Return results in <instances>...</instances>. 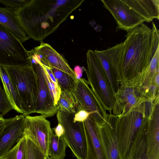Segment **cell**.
Masks as SVG:
<instances>
[{
	"instance_id": "obj_32",
	"label": "cell",
	"mask_w": 159,
	"mask_h": 159,
	"mask_svg": "<svg viewBox=\"0 0 159 159\" xmlns=\"http://www.w3.org/2000/svg\"><path fill=\"white\" fill-rule=\"evenodd\" d=\"M129 159H148L147 145H144L134 157Z\"/></svg>"
},
{
	"instance_id": "obj_16",
	"label": "cell",
	"mask_w": 159,
	"mask_h": 159,
	"mask_svg": "<svg viewBox=\"0 0 159 159\" xmlns=\"http://www.w3.org/2000/svg\"><path fill=\"white\" fill-rule=\"evenodd\" d=\"M33 50L44 66L56 68L68 74L76 80L78 79L66 60L49 44L41 41L40 45L34 47Z\"/></svg>"
},
{
	"instance_id": "obj_33",
	"label": "cell",
	"mask_w": 159,
	"mask_h": 159,
	"mask_svg": "<svg viewBox=\"0 0 159 159\" xmlns=\"http://www.w3.org/2000/svg\"><path fill=\"white\" fill-rule=\"evenodd\" d=\"M55 134L58 137L63 136L64 133V128L62 125L58 123V125L53 129Z\"/></svg>"
},
{
	"instance_id": "obj_21",
	"label": "cell",
	"mask_w": 159,
	"mask_h": 159,
	"mask_svg": "<svg viewBox=\"0 0 159 159\" xmlns=\"http://www.w3.org/2000/svg\"><path fill=\"white\" fill-rule=\"evenodd\" d=\"M0 66V77L8 101L13 110L19 113L27 115L25 108L4 67Z\"/></svg>"
},
{
	"instance_id": "obj_2",
	"label": "cell",
	"mask_w": 159,
	"mask_h": 159,
	"mask_svg": "<svg viewBox=\"0 0 159 159\" xmlns=\"http://www.w3.org/2000/svg\"><path fill=\"white\" fill-rule=\"evenodd\" d=\"M116 71L119 85L132 80L149 66L159 47V31L154 23L151 28L143 23L127 32Z\"/></svg>"
},
{
	"instance_id": "obj_22",
	"label": "cell",
	"mask_w": 159,
	"mask_h": 159,
	"mask_svg": "<svg viewBox=\"0 0 159 159\" xmlns=\"http://www.w3.org/2000/svg\"><path fill=\"white\" fill-rule=\"evenodd\" d=\"M95 55L102 66L109 82L114 94L119 88L116 79L115 72L106 49L95 50Z\"/></svg>"
},
{
	"instance_id": "obj_19",
	"label": "cell",
	"mask_w": 159,
	"mask_h": 159,
	"mask_svg": "<svg viewBox=\"0 0 159 159\" xmlns=\"http://www.w3.org/2000/svg\"><path fill=\"white\" fill-rule=\"evenodd\" d=\"M129 7L150 22L159 19V0H122Z\"/></svg>"
},
{
	"instance_id": "obj_37",
	"label": "cell",
	"mask_w": 159,
	"mask_h": 159,
	"mask_svg": "<svg viewBox=\"0 0 159 159\" xmlns=\"http://www.w3.org/2000/svg\"><path fill=\"white\" fill-rule=\"evenodd\" d=\"M0 69H1V68H0Z\"/></svg>"
},
{
	"instance_id": "obj_9",
	"label": "cell",
	"mask_w": 159,
	"mask_h": 159,
	"mask_svg": "<svg viewBox=\"0 0 159 159\" xmlns=\"http://www.w3.org/2000/svg\"><path fill=\"white\" fill-rule=\"evenodd\" d=\"M31 66L36 73L38 78V91L35 113L46 118L54 116L58 108L54 105L44 76L43 67L39 61L33 49L28 51Z\"/></svg>"
},
{
	"instance_id": "obj_24",
	"label": "cell",
	"mask_w": 159,
	"mask_h": 159,
	"mask_svg": "<svg viewBox=\"0 0 159 159\" xmlns=\"http://www.w3.org/2000/svg\"><path fill=\"white\" fill-rule=\"evenodd\" d=\"M61 91H67L72 92L76 80L68 74L55 68H50Z\"/></svg>"
},
{
	"instance_id": "obj_5",
	"label": "cell",
	"mask_w": 159,
	"mask_h": 159,
	"mask_svg": "<svg viewBox=\"0 0 159 159\" xmlns=\"http://www.w3.org/2000/svg\"><path fill=\"white\" fill-rule=\"evenodd\" d=\"M26 109L27 115L35 113L38 78L31 66L4 67Z\"/></svg>"
},
{
	"instance_id": "obj_23",
	"label": "cell",
	"mask_w": 159,
	"mask_h": 159,
	"mask_svg": "<svg viewBox=\"0 0 159 159\" xmlns=\"http://www.w3.org/2000/svg\"><path fill=\"white\" fill-rule=\"evenodd\" d=\"M67 146L64 136L58 137L52 131L48 144L47 156L52 159H63L66 156Z\"/></svg>"
},
{
	"instance_id": "obj_12",
	"label": "cell",
	"mask_w": 159,
	"mask_h": 159,
	"mask_svg": "<svg viewBox=\"0 0 159 159\" xmlns=\"http://www.w3.org/2000/svg\"><path fill=\"white\" fill-rule=\"evenodd\" d=\"M101 1L115 20L117 25V30L127 32L145 21L122 0H101Z\"/></svg>"
},
{
	"instance_id": "obj_28",
	"label": "cell",
	"mask_w": 159,
	"mask_h": 159,
	"mask_svg": "<svg viewBox=\"0 0 159 159\" xmlns=\"http://www.w3.org/2000/svg\"><path fill=\"white\" fill-rule=\"evenodd\" d=\"M43 66L45 78L53 100L54 105L55 106H57V103L61 93V89L58 83H55L52 81L49 77L47 71L43 65Z\"/></svg>"
},
{
	"instance_id": "obj_13",
	"label": "cell",
	"mask_w": 159,
	"mask_h": 159,
	"mask_svg": "<svg viewBox=\"0 0 159 159\" xmlns=\"http://www.w3.org/2000/svg\"><path fill=\"white\" fill-rule=\"evenodd\" d=\"M25 115L21 114L4 122L0 133V159L12 150L23 136Z\"/></svg>"
},
{
	"instance_id": "obj_7",
	"label": "cell",
	"mask_w": 159,
	"mask_h": 159,
	"mask_svg": "<svg viewBox=\"0 0 159 159\" xmlns=\"http://www.w3.org/2000/svg\"><path fill=\"white\" fill-rule=\"evenodd\" d=\"M74 114L58 109L57 118L64 128V137L74 156L77 159H86L87 143L84 122H74Z\"/></svg>"
},
{
	"instance_id": "obj_3",
	"label": "cell",
	"mask_w": 159,
	"mask_h": 159,
	"mask_svg": "<svg viewBox=\"0 0 159 159\" xmlns=\"http://www.w3.org/2000/svg\"><path fill=\"white\" fill-rule=\"evenodd\" d=\"M152 102H144L124 115L116 116L115 127L121 159L132 158L146 143L147 120Z\"/></svg>"
},
{
	"instance_id": "obj_38",
	"label": "cell",
	"mask_w": 159,
	"mask_h": 159,
	"mask_svg": "<svg viewBox=\"0 0 159 159\" xmlns=\"http://www.w3.org/2000/svg\"></svg>"
},
{
	"instance_id": "obj_35",
	"label": "cell",
	"mask_w": 159,
	"mask_h": 159,
	"mask_svg": "<svg viewBox=\"0 0 159 159\" xmlns=\"http://www.w3.org/2000/svg\"><path fill=\"white\" fill-rule=\"evenodd\" d=\"M4 126V122L0 123V133L2 130Z\"/></svg>"
},
{
	"instance_id": "obj_11",
	"label": "cell",
	"mask_w": 159,
	"mask_h": 159,
	"mask_svg": "<svg viewBox=\"0 0 159 159\" xmlns=\"http://www.w3.org/2000/svg\"><path fill=\"white\" fill-rule=\"evenodd\" d=\"M52 131L50 122L44 116H25L23 136L32 140L47 156Z\"/></svg>"
},
{
	"instance_id": "obj_14",
	"label": "cell",
	"mask_w": 159,
	"mask_h": 159,
	"mask_svg": "<svg viewBox=\"0 0 159 159\" xmlns=\"http://www.w3.org/2000/svg\"><path fill=\"white\" fill-rule=\"evenodd\" d=\"M114 97L112 114L118 116L147 102L134 88L124 84L119 85Z\"/></svg>"
},
{
	"instance_id": "obj_31",
	"label": "cell",
	"mask_w": 159,
	"mask_h": 159,
	"mask_svg": "<svg viewBox=\"0 0 159 159\" xmlns=\"http://www.w3.org/2000/svg\"><path fill=\"white\" fill-rule=\"evenodd\" d=\"M92 114V113L87 112L83 110H78L74 114L73 121L74 122H83Z\"/></svg>"
},
{
	"instance_id": "obj_1",
	"label": "cell",
	"mask_w": 159,
	"mask_h": 159,
	"mask_svg": "<svg viewBox=\"0 0 159 159\" xmlns=\"http://www.w3.org/2000/svg\"><path fill=\"white\" fill-rule=\"evenodd\" d=\"M84 1L28 0L15 12L27 36L41 42L56 30Z\"/></svg>"
},
{
	"instance_id": "obj_15",
	"label": "cell",
	"mask_w": 159,
	"mask_h": 159,
	"mask_svg": "<svg viewBox=\"0 0 159 159\" xmlns=\"http://www.w3.org/2000/svg\"><path fill=\"white\" fill-rule=\"evenodd\" d=\"M116 117L108 114L105 122L99 123L95 121L106 159H121L115 127Z\"/></svg>"
},
{
	"instance_id": "obj_25",
	"label": "cell",
	"mask_w": 159,
	"mask_h": 159,
	"mask_svg": "<svg viewBox=\"0 0 159 159\" xmlns=\"http://www.w3.org/2000/svg\"><path fill=\"white\" fill-rule=\"evenodd\" d=\"M77 104L72 92L67 91H61L57 103L58 109L70 113L77 111Z\"/></svg>"
},
{
	"instance_id": "obj_10",
	"label": "cell",
	"mask_w": 159,
	"mask_h": 159,
	"mask_svg": "<svg viewBox=\"0 0 159 159\" xmlns=\"http://www.w3.org/2000/svg\"><path fill=\"white\" fill-rule=\"evenodd\" d=\"M72 93L77 104V111L83 110L92 113L90 116L98 123H103L106 121L108 114L103 111L85 79L78 78Z\"/></svg>"
},
{
	"instance_id": "obj_4",
	"label": "cell",
	"mask_w": 159,
	"mask_h": 159,
	"mask_svg": "<svg viewBox=\"0 0 159 159\" xmlns=\"http://www.w3.org/2000/svg\"><path fill=\"white\" fill-rule=\"evenodd\" d=\"M87 68L85 70L89 85L103 111L112 114L114 94L107 76L94 51L86 53Z\"/></svg>"
},
{
	"instance_id": "obj_26",
	"label": "cell",
	"mask_w": 159,
	"mask_h": 159,
	"mask_svg": "<svg viewBox=\"0 0 159 159\" xmlns=\"http://www.w3.org/2000/svg\"><path fill=\"white\" fill-rule=\"evenodd\" d=\"M26 138L23 136L16 145L2 159H26Z\"/></svg>"
},
{
	"instance_id": "obj_29",
	"label": "cell",
	"mask_w": 159,
	"mask_h": 159,
	"mask_svg": "<svg viewBox=\"0 0 159 159\" xmlns=\"http://www.w3.org/2000/svg\"><path fill=\"white\" fill-rule=\"evenodd\" d=\"M13 109L0 84V112L3 116Z\"/></svg>"
},
{
	"instance_id": "obj_36",
	"label": "cell",
	"mask_w": 159,
	"mask_h": 159,
	"mask_svg": "<svg viewBox=\"0 0 159 159\" xmlns=\"http://www.w3.org/2000/svg\"><path fill=\"white\" fill-rule=\"evenodd\" d=\"M45 159H52L51 157H50L49 156H46V158H45Z\"/></svg>"
},
{
	"instance_id": "obj_8",
	"label": "cell",
	"mask_w": 159,
	"mask_h": 159,
	"mask_svg": "<svg viewBox=\"0 0 159 159\" xmlns=\"http://www.w3.org/2000/svg\"><path fill=\"white\" fill-rule=\"evenodd\" d=\"M159 47L148 67L132 80L122 84L134 88L148 102L159 98Z\"/></svg>"
},
{
	"instance_id": "obj_17",
	"label": "cell",
	"mask_w": 159,
	"mask_h": 159,
	"mask_svg": "<svg viewBox=\"0 0 159 159\" xmlns=\"http://www.w3.org/2000/svg\"><path fill=\"white\" fill-rule=\"evenodd\" d=\"M159 99L151 103L146 137L148 159H159Z\"/></svg>"
},
{
	"instance_id": "obj_27",
	"label": "cell",
	"mask_w": 159,
	"mask_h": 159,
	"mask_svg": "<svg viewBox=\"0 0 159 159\" xmlns=\"http://www.w3.org/2000/svg\"><path fill=\"white\" fill-rule=\"evenodd\" d=\"M26 138V159H45L46 155L32 140Z\"/></svg>"
},
{
	"instance_id": "obj_18",
	"label": "cell",
	"mask_w": 159,
	"mask_h": 159,
	"mask_svg": "<svg viewBox=\"0 0 159 159\" xmlns=\"http://www.w3.org/2000/svg\"><path fill=\"white\" fill-rule=\"evenodd\" d=\"M83 122L87 143L86 159H106L95 121L89 116Z\"/></svg>"
},
{
	"instance_id": "obj_6",
	"label": "cell",
	"mask_w": 159,
	"mask_h": 159,
	"mask_svg": "<svg viewBox=\"0 0 159 159\" xmlns=\"http://www.w3.org/2000/svg\"><path fill=\"white\" fill-rule=\"evenodd\" d=\"M28 51L9 29L0 24V66H31Z\"/></svg>"
},
{
	"instance_id": "obj_30",
	"label": "cell",
	"mask_w": 159,
	"mask_h": 159,
	"mask_svg": "<svg viewBox=\"0 0 159 159\" xmlns=\"http://www.w3.org/2000/svg\"><path fill=\"white\" fill-rule=\"evenodd\" d=\"M28 1V0H0V3L7 7L12 8L16 10L23 7Z\"/></svg>"
},
{
	"instance_id": "obj_20",
	"label": "cell",
	"mask_w": 159,
	"mask_h": 159,
	"mask_svg": "<svg viewBox=\"0 0 159 159\" xmlns=\"http://www.w3.org/2000/svg\"><path fill=\"white\" fill-rule=\"evenodd\" d=\"M0 24L9 29L22 43L29 39L20 25L14 9L0 7Z\"/></svg>"
},
{
	"instance_id": "obj_34",
	"label": "cell",
	"mask_w": 159,
	"mask_h": 159,
	"mask_svg": "<svg viewBox=\"0 0 159 159\" xmlns=\"http://www.w3.org/2000/svg\"><path fill=\"white\" fill-rule=\"evenodd\" d=\"M5 120L6 119L4 118L3 116L1 114H0V123L4 122Z\"/></svg>"
}]
</instances>
